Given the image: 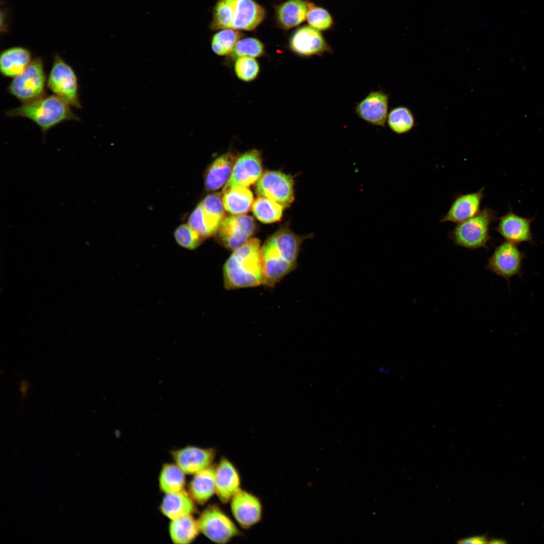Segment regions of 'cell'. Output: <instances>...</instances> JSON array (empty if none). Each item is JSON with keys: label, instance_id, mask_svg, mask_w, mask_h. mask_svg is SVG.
<instances>
[{"label": "cell", "instance_id": "cell-1", "mask_svg": "<svg viewBox=\"0 0 544 544\" xmlns=\"http://www.w3.org/2000/svg\"><path fill=\"white\" fill-rule=\"evenodd\" d=\"M313 234L301 236L287 228L270 235L261 246L263 285L274 287L297 265L301 245Z\"/></svg>", "mask_w": 544, "mask_h": 544}, {"label": "cell", "instance_id": "cell-2", "mask_svg": "<svg viewBox=\"0 0 544 544\" xmlns=\"http://www.w3.org/2000/svg\"><path fill=\"white\" fill-rule=\"evenodd\" d=\"M261 246L259 239L251 238L233 251L223 267L224 286L226 290L263 285Z\"/></svg>", "mask_w": 544, "mask_h": 544}, {"label": "cell", "instance_id": "cell-3", "mask_svg": "<svg viewBox=\"0 0 544 544\" xmlns=\"http://www.w3.org/2000/svg\"><path fill=\"white\" fill-rule=\"evenodd\" d=\"M7 116L21 117L30 119L45 133L51 128L67 120H79L71 105L53 94L22 104L7 110Z\"/></svg>", "mask_w": 544, "mask_h": 544}, {"label": "cell", "instance_id": "cell-4", "mask_svg": "<svg viewBox=\"0 0 544 544\" xmlns=\"http://www.w3.org/2000/svg\"><path fill=\"white\" fill-rule=\"evenodd\" d=\"M497 220L494 211L485 208L475 216L457 224L449 237L455 244L468 249L487 248L491 240L490 226Z\"/></svg>", "mask_w": 544, "mask_h": 544}, {"label": "cell", "instance_id": "cell-5", "mask_svg": "<svg viewBox=\"0 0 544 544\" xmlns=\"http://www.w3.org/2000/svg\"><path fill=\"white\" fill-rule=\"evenodd\" d=\"M47 80L43 61L37 57L23 73L13 78L8 91L22 103L28 102L46 95Z\"/></svg>", "mask_w": 544, "mask_h": 544}, {"label": "cell", "instance_id": "cell-6", "mask_svg": "<svg viewBox=\"0 0 544 544\" xmlns=\"http://www.w3.org/2000/svg\"><path fill=\"white\" fill-rule=\"evenodd\" d=\"M47 87L70 105L82 108L77 75L74 69L57 54L54 57Z\"/></svg>", "mask_w": 544, "mask_h": 544}, {"label": "cell", "instance_id": "cell-7", "mask_svg": "<svg viewBox=\"0 0 544 544\" xmlns=\"http://www.w3.org/2000/svg\"><path fill=\"white\" fill-rule=\"evenodd\" d=\"M197 521L199 532L216 543H226L240 534L233 520L216 505L205 509Z\"/></svg>", "mask_w": 544, "mask_h": 544}, {"label": "cell", "instance_id": "cell-8", "mask_svg": "<svg viewBox=\"0 0 544 544\" xmlns=\"http://www.w3.org/2000/svg\"><path fill=\"white\" fill-rule=\"evenodd\" d=\"M294 182L292 177L277 171H267L256 185L257 193L282 205L289 206L294 200Z\"/></svg>", "mask_w": 544, "mask_h": 544}, {"label": "cell", "instance_id": "cell-9", "mask_svg": "<svg viewBox=\"0 0 544 544\" xmlns=\"http://www.w3.org/2000/svg\"><path fill=\"white\" fill-rule=\"evenodd\" d=\"M525 256L516 244L507 241L503 242L495 248L485 268L508 281L521 274Z\"/></svg>", "mask_w": 544, "mask_h": 544}, {"label": "cell", "instance_id": "cell-10", "mask_svg": "<svg viewBox=\"0 0 544 544\" xmlns=\"http://www.w3.org/2000/svg\"><path fill=\"white\" fill-rule=\"evenodd\" d=\"M255 229L252 217L235 215L223 220L217 233V239L222 246L233 251L249 240Z\"/></svg>", "mask_w": 544, "mask_h": 544}, {"label": "cell", "instance_id": "cell-11", "mask_svg": "<svg viewBox=\"0 0 544 544\" xmlns=\"http://www.w3.org/2000/svg\"><path fill=\"white\" fill-rule=\"evenodd\" d=\"M261 156L253 149L243 154L234 163L231 177L223 191L236 187H247L259 180L262 175Z\"/></svg>", "mask_w": 544, "mask_h": 544}, {"label": "cell", "instance_id": "cell-12", "mask_svg": "<svg viewBox=\"0 0 544 544\" xmlns=\"http://www.w3.org/2000/svg\"><path fill=\"white\" fill-rule=\"evenodd\" d=\"M230 503L232 514L242 528H250L261 520L262 506L259 499L254 494L241 489Z\"/></svg>", "mask_w": 544, "mask_h": 544}, {"label": "cell", "instance_id": "cell-13", "mask_svg": "<svg viewBox=\"0 0 544 544\" xmlns=\"http://www.w3.org/2000/svg\"><path fill=\"white\" fill-rule=\"evenodd\" d=\"M389 95L380 89L370 91L358 102L355 112L358 116L373 125L384 127L388 113Z\"/></svg>", "mask_w": 544, "mask_h": 544}, {"label": "cell", "instance_id": "cell-14", "mask_svg": "<svg viewBox=\"0 0 544 544\" xmlns=\"http://www.w3.org/2000/svg\"><path fill=\"white\" fill-rule=\"evenodd\" d=\"M290 47L296 54L305 57L322 56L333 52L322 34L311 26L297 29L291 38Z\"/></svg>", "mask_w": 544, "mask_h": 544}, {"label": "cell", "instance_id": "cell-15", "mask_svg": "<svg viewBox=\"0 0 544 544\" xmlns=\"http://www.w3.org/2000/svg\"><path fill=\"white\" fill-rule=\"evenodd\" d=\"M171 455L185 474L194 475L212 465L216 450L211 448L188 446L172 451Z\"/></svg>", "mask_w": 544, "mask_h": 544}, {"label": "cell", "instance_id": "cell-16", "mask_svg": "<svg viewBox=\"0 0 544 544\" xmlns=\"http://www.w3.org/2000/svg\"><path fill=\"white\" fill-rule=\"evenodd\" d=\"M216 494L220 501L226 504L241 489V479L233 463L223 457L215 467Z\"/></svg>", "mask_w": 544, "mask_h": 544}, {"label": "cell", "instance_id": "cell-17", "mask_svg": "<svg viewBox=\"0 0 544 544\" xmlns=\"http://www.w3.org/2000/svg\"><path fill=\"white\" fill-rule=\"evenodd\" d=\"M533 219L519 216L510 210L499 218L496 231L506 241L519 244L533 242L530 225Z\"/></svg>", "mask_w": 544, "mask_h": 544}, {"label": "cell", "instance_id": "cell-18", "mask_svg": "<svg viewBox=\"0 0 544 544\" xmlns=\"http://www.w3.org/2000/svg\"><path fill=\"white\" fill-rule=\"evenodd\" d=\"M484 196V188L472 193L459 195L452 202L446 214L440 222L458 224L477 215Z\"/></svg>", "mask_w": 544, "mask_h": 544}, {"label": "cell", "instance_id": "cell-19", "mask_svg": "<svg viewBox=\"0 0 544 544\" xmlns=\"http://www.w3.org/2000/svg\"><path fill=\"white\" fill-rule=\"evenodd\" d=\"M236 160L233 153H227L214 160L205 173V186L207 190L219 189L228 182Z\"/></svg>", "mask_w": 544, "mask_h": 544}, {"label": "cell", "instance_id": "cell-20", "mask_svg": "<svg viewBox=\"0 0 544 544\" xmlns=\"http://www.w3.org/2000/svg\"><path fill=\"white\" fill-rule=\"evenodd\" d=\"M30 51L15 46L3 50L0 55V71L3 76L15 78L23 73L32 61Z\"/></svg>", "mask_w": 544, "mask_h": 544}, {"label": "cell", "instance_id": "cell-21", "mask_svg": "<svg viewBox=\"0 0 544 544\" xmlns=\"http://www.w3.org/2000/svg\"><path fill=\"white\" fill-rule=\"evenodd\" d=\"M265 11L253 0H237L232 29L252 30L263 20Z\"/></svg>", "mask_w": 544, "mask_h": 544}, {"label": "cell", "instance_id": "cell-22", "mask_svg": "<svg viewBox=\"0 0 544 544\" xmlns=\"http://www.w3.org/2000/svg\"><path fill=\"white\" fill-rule=\"evenodd\" d=\"M188 493L194 502L207 503L216 494L215 466L211 465L194 474L189 484Z\"/></svg>", "mask_w": 544, "mask_h": 544}, {"label": "cell", "instance_id": "cell-23", "mask_svg": "<svg viewBox=\"0 0 544 544\" xmlns=\"http://www.w3.org/2000/svg\"><path fill=\"white\" fill-rule=\"evenodd\" d=\"M194 502L184 490L165 494L160 506L161 512L166 517L174 520L194 512Z\"/></svg>", "mask_w": 544, "mask_h": 544}, {"label": "cell", "instance_id": "cell-24", "mask_svg": "<svg viewBox=\"0 0 544 544\" xmlns=\"http://www.w3.org/2000/svg\"><path fill=\"white\" fill-rule=\"evenodd\" d=\"M307 2L302 0H289L280 6L277 11L278 22L286 29L294 27L306 18Z\"/></svg>", "mask_w": 544, "mask_h": 544}, {"label": "cell", "instance_id": "cell-25", "mask_svg": "<svg viewBox=\"0 0 544 544\" xmlns=\"http://www.w3.org/2000/svg\"><path fill=\"white\" fill-rule=\"evenodd\" d=\"M223 203L225 210L233 215L247 213L253 203V195L247 187L233 188L223 191Z\"/></svg>", "mask_w": 544, "mask_h": 544}, {"label": "cell", "instance_id": "cell-26", "mask_svg": "<svg viewBox=\"0 0 544 544\" xmlns=\"http://www.w3.org/2000/svg\"><path fill=\"white\" fill-rule=\"evenodd\" d=\"M169 532L171 540L176 544L190 543L200 532L197 520L191 514L171 520Z\"/></svg>", "mask_w": 544, "mask_h": 544}, {"label": "cell", "instance_id": "cell-27", "mask_svg": "<svg viewBox=\"0 0 544 544\" xmlns=\"http://www.w3.org/2000/svg\"><path fill=\"white\" fill-rule=\"evenodd\" d=\"M184 472L175 463H166L162 466L159 477L161 491L165 494L184 490L185 485Z\"/></svg>", "mask_w": 544, "mask_h": 544}, {"label": "cell", "instance_id": "cell-28", "mask_svg": "<svg viewBox=\"0 0 544 544\" xmlns=\"http://www.w3.org/2000/svg\"><path fill=\"white\" fill-rule=\"evenodd\" d=\"M386 122L389 128L398 134L409 132L415 125L413 112L409 108L403 106L392 108L388 113Z\"/></svg>", "mask_w": 544, "mask_h": 544}, {"label": "cell", "instance_id": "cell-29", "mask_svg": "<svg viewBox=\"0 0 544 544\" xmlns=\"http://www.w3.org/2000/svg\"><path fill=\"white\" fill-rule=\"evenodd\" d=\"M284 207L265 197H259L254 202L252 210L254 216L264 223L279 221L282 216Z\"/></svg>", "mask_w": 544, "mask_h": 544}, {"label": "cell", "instance_id": "cell-30", "mask_svg": "<svg viewBox=\"0 0 544 544\" xmlns=\"http://www.w3.org/2000/svg\"><path fill=\"white\" fill-rule=\"evenodd\" d=\"M237 0H219L216 4L210 28L213 30L232 29Z\"/></svg>", "mask_w": 544, "mask_h": 544}, {"label": "cell", "instance_id": "cell-31", "mask_svg": "<svg viewBox=\"0 0 544 544\" xmlns=\"http://www.w3.org/2000/svg\"><path fill=\"white\" fill-rule=\"evenodd\" d=\"M188 224L204 239L217 234L220 227L205 214L200 203L190 215Z\"/></svg>", "mask_w": 544, "mask_h": 544}, {"label": "cell", "instance_id": "cell-32", "mask_svg": "<svg viewBox=\"0 0 544 544\" xmlns=\"http://www.w3.org/2000/svg\"><path fill=\"white\" fill-rule=\"evenodd\" d=\"M241 34L233 29H223L213 36L211 41L213 51L220 56L232 54Z\"/></svg>", "mask_w": 544, "mask_h": 544}, {"label": "cell", "instance_id": "cell-33", "mask_svg": "<svg viewBox=\"0 0 544 544\" xmlns=\"http://www.w3.org/2000/svg\"><path fill=\"white\" fill-rule=\"evenodd\" d=\"M259 70L258 62L252 57H237L234 63L236 76L239 80L246 82L255 80L258 75Z\"/></svg>", "mask_w": 544, "mask_h": 544}, {"label": "cell", "instance_id": "cell-34", "mask_svg": "<svg viewBox=\"0 0 544 544\" xmlns=\"http://www.w3.org/2000/svg\"><path fill=\"white\" fill-rule=\"evenodd\" d=\"M174 236L177 243L181 247L193 250L198 247L204 238L188 224H182L174 231Z\"/></svg>", "mask_w": 544, "mask_h": 544}, {"label": "cell", "instance_id": "cell-35", "mask_svg": "<svg viewBox=\"0 0 544 544\" xmlns=\"http://www.w3.org/2000/svg\"><path fill=\"white\" fill-rule=\"evenodd\" d=\"M307 20L310 26L317 30H325L332 24V19L327 11L307 2Z\"/></svg>", "mask_w": 544, "mask_h": 544}, {"label": "cell", "instance_id": "cell-36", "mask_svg": "<svg viewBox=\"0 0 544 544\" xmlns=\"http://www.w3.org/2000/svg\"><path fill=\"white\" fill-rule=\"evenodd\" d=\"M200 203L205 213L212 219L221 224L224 219L225 210L221 195L219 193L209 194Z\"/></svg>", "mask_w": 544, "mask_h": 544}, {"label": "cell", "instance_id": "cell-37", "mask_svg": "<svg viewBox=\"0 0 544 544\" xmlns=\"http://www.w3.org/2000/svg\"><path fill=\"white\" fill-rule=\"evenodd\" d=\"M264 53V46L258 39L246 38L239 40L236 43L232 55L237 57L249 56L259 57Z\"/></svg>", "mask_w": 544, "mask_h": 544}, {"label": "cell", "instance_id": "cell-38", "mask_svg": "<svg viewBox=\"0 0 544 544\" xmlns=\"http://www.w3.org/2000/svg\"><path fill=\"white\" fill-rule=\"evenodd\" d=\"M458 542L460 543H485L488 542V541L485 535H479L460 539Z\"/></svg>", "mask_w": 544, "mask_h": 544}, {"label": "cell", "instance_id": "cell-39", "mask_svg": "<svg viewBox=\"0 0 544 544\" xmlns=\"http://www.w3.org/2000/svg\"><path fill=\"white\" fill-rule=\"evenodd\" d=\"M29 383L27 381L24 380L21 382L20 383V391L22 393L23 398H24L27 395L28 390L29 389Z\"/></svg>", "mask_w": 544, "mask_h": 544}, {"label": "cell", "instance_id": "cell-40", "mask_svg": "<svg viewBox=\"0 0 544 544\" xmlns=\"http://www.w3.org/2000/svg\"><path fill=\"white\" fill-rule=\"evenodd\" d=\"M489 542L492 543H505L506 542H505L503 540L500 539H492L490 540V541Z\"/></svg>", "mask_w": 544, "mask_h": 544}]
</instances>
